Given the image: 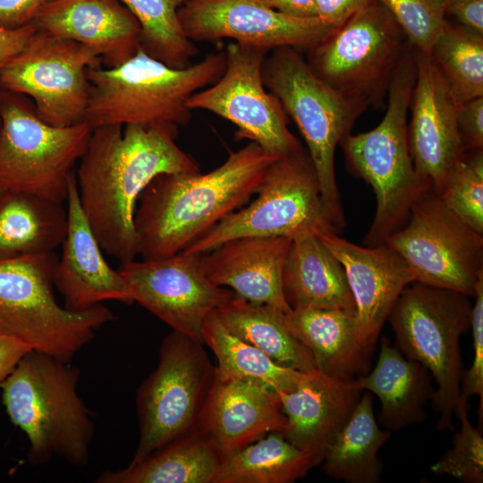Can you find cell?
Returning <instances> with one entry per match:
<instances>
[{"label": "cell", "instance_id": "cell-30", "mask_svg": "<svg viewBox=\"0 0 483 483\" xmlns=\"http://www.w3.org/2000/svg\"><path fill=\"white\" fill-rule=\"evenodd\" d=\"M223 325L277 364L301 372L317 369L310 351L292 333L282 309L234 296L215 310Z\"/></svg>", "mask_w": 483, "mask_h": 483}, {"label": "cell", "instance_id": "cell-29", "mask_svg": "<svg viewBox=\"0 0 483 483\" xmlns=\"http://www.w3.org/2000/svg\"><path fill=\"white\" fill-rule=\"evenodd\" d=\"M67 230L62 203L24 192L0 199V259L53 252Z\"/></svg>", "mask_w": 483, "mask_h": 483}, {"label": "cell", "instance_id": "cell-14", "mask_svg": "<svg viewBox=\"0 0 483 483\" xmlns=\"http://www.w3.org/2000/svg\"><path fill=\"white\" fill-rule=\"evenodd\" d=\"M101 64L92 49L36 30L2 68L0 89L28 97L47 123L72 126L85 121L88 71Z\"/></svg>", "mask_w": 483, "mask_h": 483}, {"label": "cell", "instance_id": "cell-13", "mask_svg": "<svg viewBox=\"0 0 483 483\" xmlns=\"http://www.w3.org/2000/svg\"><path fill=\"white\" fill-rule=\"evenodd\" d=\"M415 282L473 298L483 275V234L453 214L431 189L412 204L406 223L385 241Z\"/></svg>", "mask_w": 483, "mask_h": 483}, {"label": "cell", "instance_id": "cell-40", "mask_svg": "<svg viewBox=\"0 0 483 483\" xmlns=\"http://www.w3.org/2000/svg\"><path fill=\"white\" fill-rule=\"evenodd\" d=\"M457 122L463 151L483 149V97L462 102Z\"/></svg>", "mask_w": 483, "mask_h": 483}, {"label": "cell", "instance_id": "cell-24", "mask_svg": "<svg viewBox=\"0 0 483 483\" xmlns=\"http://www.w3.org/2000/svg\"><path fill=\"white\" fill-rule=\"evenodd\" d=\"M362 392L354 379L337 378L318 369L304 372L295 389L277 392L286 417L283 435L301 450L323 460Z\"/></svg>", "mask_w": 483, "mask_h": 483}, {"label": "cell", "instance_id": "cell-28", "mask_svg": "<svg viewBox=\"0 0 483 483\" xmlns=\"http://www.w3.org/2000/svg\"><path fill=\"white\" fill-rule=\"evenodd\" d=\"M224 456L198 427L141 462L105 470L97 483H215Z\"/></svg>", "mask_w": 483, "mask_h": 483}, {"label": "cell", "instance_id": "cell-42", "mask_svg": "<svg viewBox=\"0 0 483 483\" xmlns=\"http://www.w3.org/2000/svg\"><path fill=\"white\" fill-rule=\"evenodd\" d=\"M374 0H316V15L323 21L341 26L357 12Z\"/></svg>", "mask_w": 483, "mask_h": 483}, {"label": "cell", "instance_id": "cell-5", "mask_svg": "<svg viewBox=\"0 0 483 483\" xmlns=\"http://www.w3.org/2000/svg\"><path fill=\"white\" fill-rule=\"evenodd\" d=\"M416 80L414 51L408 47L392 78L386 112L373 130L340 142L349 171L367 182L376 195L377 208L363 245L383 244L407 221L419 196L431 189L417 173L409 148L407 114Z\"/></svg>", "mask_w": 483, "mask_h": 483}, {"label": "cell", "instance_id": "cell-23", "mask_svg": "<svg viewBox=\"0 0 483 483\" xmlns=\"http://www.w3.org/2000/svg\"><path fill=\"white\" fill-rule=\"evenodd\" d=\"M292 242L286 237L248 236L229 240L199 254L206 277L237 297L291 310L282 289V272Z\"/></svg>", "mask_w": 483, "mask_h": 483}, {"label": "cell", "instance_id": "cell-46", "mask_svg": "<svg viewBox=\"0 0 483 483\" xmlns=\"http://www.w3.org/2000/svg\"><path fill=\"white\" fill-rule=\"evenodd\" d=\"M268 7L284 14L298 18H314L316 0H260Z\"/></svg>", "mask_w": 483, "mask_h": 483}, {"label": "cell", "instance_id": "cell-32", "mask_svg": "<svg viewBox=\"0 0 483 483\" xmlns=\"http://www.w3.org/2000/svg\"><path fill=\"white\" fill-rule=\"evenodd\" d=\"M321 462L273 431L224 457L215 483H292Z\"/></svg>", "mask_w": 483, "mask_h": 483}, {"label": "cell", "instance_id": "cell-37", "mask_svg": "<svg viewBox=\"0 0 483 483\" xmlns=\"http://www.w3.org/2000/svg\"><path fill=\"white\" fill-rule=\"evenodd\" d=\"M461 428L447 450L431 467L435 475H449L466 483L483 482V436L468 417V403L458 402L455 414Z\"/></svg>", "mask_w": 483, "mask_h": 483}, {"label": "cell", "instance_id": "cell-3", "mask_svg": "<svg viewBox=\"0 0 483 483\" xmlns=\"http://www.w3.org/2000/svg\"><path fill=\"white\" fill-rule=\"evenodd\" d=\"M79 378L70 361L31 351L0 385L10 420L28 437L31 463L54 457L73 466L88 462L95 425Z\"/></svg>", "mask_w": 483, "mask_h": 483}, {"label": "cell", "instance_id": "cell-34", "mask_svg": "<svg viewBox=\"0 0 483 483\" xmlns=\"http://www.w3.org/2000/svg\"><path fill=\"white\" fill-rule=\"evenodd\" d=\"M140 24V47L173 68L191 64L198 49L185 35L178 11L190 0H120Z\"/></svg>", "mask_w": 483, "mask_h": 483}, {"label": "cell", "instance_id": "cell-48", "mask_svg": "<svg viewBox=\"0 0 483 483\" xmlns=\"http://www.w3.org/2000/svg\"><path fill=\"white\" fill-rule=\"evenodd\" d=\"M6 191L0 185V199L1 198L3 197L4 193Z\"/></svg>", "mask_w": 483, "mask_h": 483}, {"label": "cell", "instance_id": "cell-1", "mask_svg": "<svg viewBox=\"0 0 483 483\" xmlns=\"http://www.w3.org/2000/svg\"><path fill=\"white\" fill-rule=\"evenodd\" d=\"M177 134L174 125L92 129L75 174L79 199L102 250L121 264L138 256L134 215L148 183L161 174L200 172L175 142Z\"/></svg>", "mask_w": 483, "mask_h": 483}, {"label": "cell", "instance_id": "cell-9", "mask_svg": "<svg viewBox=\"0 0 483 483\" xmlns=\"http://www.w3.org/2000/svg\"><path fill=\"white\" fill-rule=\"evenodd\" d=\"M0 105V185L6 191L63 203L92 128L85 122L68 127L48 124L28 97L2 89Z\"/></svg>", "mask_w": 483, "mask_h": 483}, {"label": "cell", "instance_id": "cell-44", "mask_svg": "<svg viewBox=\"0 0 483 483\" xmlns=\"http://www.w3.org/2000/svg\"><path fill=\"white\" fill-rule=\"evenodd\" d=\"M445 12L453 14L462 26L483 34V0H452Z\"/></svg>", "mask_w": 483, "mask_h": 483}, {"label": "cell", "instance_id": "cell-27", "mask_svg": "<svg viewBox=\"0 0 483 483\" xmlns=\"http://www.w3.org/2000/svg\"><path fill=\"white\" fill-rule=\"evenodd\" d=\"M285 321L310 351L317 369L351 380L368 372L369 354L360 341L356 312L343 309H291Z\"/></svg>", "mask_w": 483, "mask_h": 483}, {"label": "cell", "instance_id": "cell-49", "mask_svg": "<svg viewBox=\"0 0 483 483\" xmlns=\"http://www.w3.org/2000/svg\"><path fill=\"white\" fill-rule=\"evenodd\" d=\"M2 126V116H1V105H0V131Z\"/></svg>", "mask_w": 483, "mask_h": 483}, {"label": "cell", "instance_id": "cell-33", "mask_svg": "<svg viewBox=\"0 0 483 483\" xmlns=\"http://www.w3.org/2000/svg\"><path fill=\"white\" fill-rule=\"evenodd\" d=\"M202 339L216 358V371L224 377L287 393L295 389L304 373L277 364L238 338L223 325L215 310L203 323Z\"/></svg>", "mask_w": 483, "mask_h": 483}, {"label": "cell", "instance_id": "cell-6", "mask_svg": "<svg viewBox=\"0 0 483 483\" xmlns=\"http://www.w3.org/2000/svg\"><path fill=\"white\" fill-rule=\"evenodd\" d=\"M262 80L306 141L326 215L340 231L345 218L335 172V148L369 106L328 86L293 47H278L266 56Z\"/></svg>", "mask_w": 483, "mask_h": 483}, {"label": "cell", "instance_id": "cell-16", "mask_svg": "<svg viewBox=\"0 0 483 483\" xmlns=\"http://www.w3.org/2000/svg\"><path fill=\"white\" fill-rule=\"evenodd\" d=\"M120 273L130 284L134 301L168 325L203 343L206 318L234 296L226 287L212 284L200 267L199 254L179 252L157 259L121 264Z\"/></svg>", "mask_w": 483, "mask_h": 483}, {"label": "cell", "instance_id": "cell-18", "mask_svg": "<svg viewBox=\"0 0 483 483\" xmlns=\"http://www.w3.org/2000/svg\"><path fill=\"white\" fill-rule=\"evenodd\" d=\"M414 55L409 148L417 173L438 195L449 170L464 153L457 122L462 101L429 55L415 47Z\"/></svg>", "mask_w": 483, "mask_h": 483}, {"label": "cell", "instance_id": "cell-31", "mask_svg": "<svg viewBox=\"0 0 483 483\" xmlns=\"http://www.w3.org/2000/svg\"><path fill=\"white\" fill-rule=\"evenodd\" d=\"M374 414L372 394L365 391L350 419L326 447L322 470L330 478L349 483H377L383 464L379 449L390 438Z\"/></svg>", "mask_w": 483, "mask_h": 483}, {"label": "cell", "instance_id": "cell-7", "mask_svg": "<svg viewBox=\"0 0 483 483\" xmlns=\"http://www.w3.org/2000/svg\"><path fill=\"white\" fill-rule=\"evenodd\" d=\"M57 260L54 252L0 259V333L71 361L114 315L102 304L82 311L61 306L53 291Z\"/></svg>", "mask_w": 483, "mask_h": 483}, {"label": "cell", "instance_id": "cell-25", "mask_svg": "<svg viewBox=\"0 0 483 483\" xmlns=\"http://www.w3.org/2000/svg\"><path fill=\"white\" fill-rule=\"evenodd\" d=\"M433 380L426 367L406 358L382 336L376 366L369 373L355 377L354 383L377 396L381 402L378 421L392 432L427 419L426 405L436 393Z\"/></svg>", "mask_w": 483, "mask_h": 483}, {"label": "cell", "instance_id": "cell-11", "mask_svg": "<svg viewBox=\"0 0 483 483\" xmlns=\"http://www.w3.org/2000/svg\"><path fill=\"white\" fill-rule=\"evenodd\" d=\"M410 43L391 13L374 0L309 49L307 63L336 91L381 109Z\"/></svg>", "mask_w": 483, "mask_h": 483}, {"label": "cell", "instance_id": "cell-21", "mask_svg": "<svg viewBox=\"0 0 483 483\" xmlns=\"http://www.w3.org/2000/svg\"><path fill=\"white\" fill-rule=\"evenodd\" d=\"M38 31L92 49L116 67L140 48V24L120 0H52L33 21Z\"/></svg>", "mask_w": 483, "mask_h": 483}, {"label": "cell", "instance_id": "cell-10", "mask_svg": "<svg viewBox=\"0 0 483 483\" xmlns=\"http://www.w3.org/2000/svg\"><path fill=\"white\" fill-rule=\"evenodd\" d=\"M203 344L174 330L163 339L156 369L137 390L140 436L129 464L197 427L216 374Z\"/></svg>", "mask_w": 483, "mask_h": 483}, {"label": "cell", "instance_id": "cell-17", "mask_svg": "<svg viewBox=\"0 0 483 483\" xmlns=\"http://www.w3.org/2000/svg\"><path fill=\"white\" fill-rule=\"evenodd\" d=\"M178 17L192 42L231 38L267 52L283 47L309 50L338 28L318 17L284 14L260 0H190Z\"/></svg>", "mask_w": 483, "mask_h": 483}, {"label": "cell", "instance_id": "cell-15", "mask_svg": "<svg viewBox=\"0 0 483 483\" xmlns=\"http://www.w3.org/2000/svg\"><path fill=\"white\" fill-rule=\"evenodd\" d=\"M268 52L233 42L225 47V69L210 87L194 93L188 107L212 112L237 127V140L247 139L283 158L303 150L287 126L279 100L265 89L262 66Z\"/></svg>", "mask_w": 483, "mask_h": 483}, {"label": "cell", "instance_id": "cell-19", "mask_svg": "<svg viewBox=\"0 0 483 483\" xmlns=\"http://www.w3.org/2000/svg\"><path fill=\"white\" fill-rule=\"evenodd\" d=\"M342 264L356 309L361 344L372 355L380 331L398 297L415 277L387 244L352 243L329 230L316 233Z\"/></svg>", "mask_w": 483, "mask_h": 483}, {"label": "cell", "instance_id": "cell-22", "mask_svg": "<svg viewBox=\"0 0 483 483\" xmlns=\"http://www.w3.org/2000/svg\"><path fill=\"white\" fill-rule=\"evenodd\" d=\"M285 424L275 391L224 377L216 369L197 427L225 457L270 432H282Z\"/></svg>", "mask_w": 483, "mask_h": 483}, {"label": "cell", "instance_id": "cell-26", "mask_svg": "<svg viewBox=\"0 0 483 483\" xmlns=\"http://www.w3.org/2000/svg\"><path fill=\"white\" fill-rule=\"evenodd\" d=\"M282 289L291 309H343L356 312L342 264L313 233L292 240L283 267Z\"/></svg>", "mask_w": 483, "mask_h": 483}, {"label": "cell", "instance_id": "cell-36", "mask_svg": "<svg viewBox=\"0 0 483 483\" xmlns=\"http://www.w3.org/2000/svg\"><path fill=\"white\" fill-rule=\"evenodd\" d=\"M438 196L461 220L483 234V149L461 156L449 170Z\"/></svg>", "mask_w": 483, "mask_h": 483}, {"label": "cell", "instance_id": "cell-39", "mask_svg": "<svg viewBox=\"0 0 483 483\" xmlns=\"http://www.w3.org/2000/svg\"><path fill=\"white\" fill-rule=\"evenodd\" d=\"M472 304L470 327L473 335V358L469 369L463 372L458 402L468 403L471 396L479 397V415L483 410V275L477 286Z\"/></svg>", "mask_w": 483, "mask_h": 483}, {"label": "cell", "instance_id": "cell-4", "mask_svg": "<svg viewBox=\"0 0 483 483\" xmlns=\"http://www.w3.org/2000/svg\"><path fill=\"white\" fill-rule=\"evenodd\" d=\"M225 69V52L173 68L140 48L116 67L89 69L90 91L84 122L92 129L111 124L185 126L191 118L189 98L216 82Z\"/></svg>", "mask_w": 483, "mask_h": 483}, {"label": "cell", "instance_id": "cell-41", "mask_svg": "<svg viewBox=\"0 0 483 483\" xmlns=\"http://www.w3.org/2000/svg\"><path fill=\"white\" fill-rule=\"evenodd\" d=\"M52 0H0V30H13L33 23Z\"/></svg>", "mask_w": 483, "mask_h": 483}, {"label": "cell", "instance_id": "cell-12", "mask_svg": "<svg viewBox=\"0 0 483 483\" xmlns=\"http://www.w3.org/2000/svg\"><path fill=\"white\" fill-rule=\"evenodd\" d=\"M255 200L226 216L182 252L203 254L229 240L286 237L321 231L337 233L322 200L308 151L275 160L267 169Z\"/></svg>", "mask_w": 483, "mask_h": 483}, {"label": "cell", "instance_id": "cell-2", "mask_svg": "<svg viewBox=\"0 0 483 483\" xmlns=\"http://www.w3.org/2000/svg\"><path fill=\"white\" fill-rule=\"evenodd\" d=\"M276 159L250 141L207 174L156 176L141 192L135 210L138 255L157 259L181 252L247 204Z\"/></svg>", "mask_w": 483, "mask_h": 483}, {"label": "cell", "instance_id": "cell-38", "mask_svg": "<svg viewBox=\"0 0 483 483\" xmlns=\"http://www.w3.org/2000/svg\"><path fill=\"white\" fill-rule=\"evenodd\" d=\"M394 17L411 44L427 55L445 27V10L431 0H376Z\"/></svg>", "mask_w": 483, "mask_h": 483}, {"label": "cell", "instance_id": "cell-35", "mask_svg": "<svg viewBox=\"0 0 483 483\" xmlns=\"http://www.w3.org/2000/svg\"><path fill=\"white\" fill-rule=\"evenodd\" d=\"M429 56L462 102L483 97V34L446 21Z\"/></svg>", "mask_w": 483, "mask_h": 483}, {"label": "cell", "instance_id": "cell-20", "mask_svg": "<svg viewBox=\"0 0 483 483\" xmlns=\"http://www.w3.org/2000/svg\"><path fill=\"white\" fill-rule=\"evenodd\" d=\"M67 230L63 253L53 274L54 285L72 311L89 309L105 301L134 302L131 288L119 270L106 260L80 207L75 172L67 193Z\"/></svg>", "mask_w": 483, "mask_h": 483}, {"label": "cell", "instance_id": "cell-43", "mask_svg": "<svg viewBox=\"0 0 483 483\" xmlns=\"http://www.w3.org/2000/svg\"><path fill=\"white\" fill-rule=\"evenodd\" d=\"M31 351V346L25 342L0 333V385Z\"/></svg>", "mask_w": 483, "mask_h": 483}, {"label": "cell", "instance_id": "cell-45", "mask_svg": "<svg viewBox=\"0 0 483 483\" xmlns=\"http://www.w3.org/2000/svg\"><path fill=\"white\" fill-rule=\"evenodd\" d=\"M36 30L33 23L13 30H0V72L4 64L22 49Z\"/></svg>", "mask_w": 483, "mask_h": 483}, {"label": "cell", "instance_id": "cell-47", "mask_svg": "<svg viewBox=\"0 0 483 483\" xmlns=\"http://www.w3.org/2000/svg\"><path fill=\"white\" fill-rule=\"evenodd\" d=\"M440 7H442L445 11L446 6L450 4L452 0H431Z\"/></svg>", "mask_w": 483, "mask_h": 483}, {"label": "cell", "instance_id": "cell-8", "mask_svg": "<svg viewBox=\"0 0 483 483\" xmlns=\"http://www.w3.org/2000/svg\"><path fill=\"white\" fill-rule=\"evenodd\" d=\"M472 302L461 292L412 282L392 308L387 320L396 346L422 364L436 384L431 401L439 414L436 429L453 431L463 375L460 338L470 328Z\"/></svg>", "mask_w": 483, "mask_h": 483}]
</instances>
